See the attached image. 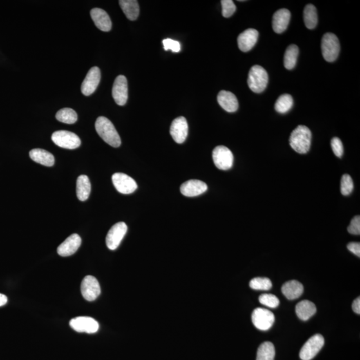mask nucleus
Segmentation results:
<instances>
[{
  "label": "nucleus",
  "mask_w": 360,
  "mask_h": 360,
  "mask_svg": "<svg viewBox=\"0 0 360 360\" xmlns=\"http://www.w3.org/2000/svg\"><path fill=\"white\" fill-rule=\"evenodd\" d=\"M95 127L98 135L105 142L113 147L120 146V135L112 123L108 118L100 116L96 120Z\"/></svg>",
  "instance_id": "f257e3e1"
},
{
  "label": "nucleus",
  "mask_w": 360,
  "mask_h": 360,
  "mask_svg": "<svg viewBox=\"0 0 360 360\" xmlns=\"http://www.w3.org/2000/svg\"><path fill=\"white\" fill-rule=\"evenodd\" d=\"M312 140L310 129L305 126H298L293 130L290 137V145L297 153L304 154L309 151Z\"/></svg>",
  "instance_id": "f03ea898"
},
{
  "label": "nucleus",
  "mask_w": 360,
  "mask_h": 360,
  "mask_svg": "<svg viewBox=\"0 0 360 360\" xmlns=\"http://www.w3.org/2000/svg\"><path fill=\"white\" fill-rule=\"evenodd\" d=\"M268 83V75L265 69L258 65L252 67L248 74V84L252 91L261 93Z\"/></svg>",
  "instance_id": "7ed1b4c3"
},
{
  "label": "nucleus",
  "mask_w": 360,
  "mask_h": 360,
  "mask_svg": "<svg viewBox=\"0 0 360 360\" xmlns=\"http://www.w3.org/2000/svg\"><path fill=\"white\" fill-rule=\"evenodd\" d=\"M321 52L326 61L334 62L338 57L340 51V44L338 38L332 33L324 35L321 40Z\"/></svg>",
  "instance_id": "20e7f679"
},
{
  "label": "nucleus",
  "mask_w": 360,
  "mask_h": 360,
  "mask_svg": "<svg viewBox=\"0 0 360 360\" xmlns=\"http://www.w3.org/2000/svg\"><path fill=\"white\" fill-rule=\"evenodd\" d=\"M51 140L58 146L65 149H76L81 145L80 138L75 134L69 131H55L51 136Z\"/></svg>",
  "instance_id": "39448f33"
},
{
  "label": "nucleus",
  "mask_w": 360,
  "mask_h": 360,
  "mask_svg": "<svg viewBox=\"0 0 360 360\" xmlns=\"http://www.w3.org/2000/svg\"><path fill=\"white\" fill-rule=\"evenodd\" d=\"M214 164L219 169L228 170L234 164L233 154L229 148L223 145L215 147L212 153Z\"/></svg>",
  "instance_id": "423d86ee"
},
{
  "label": "nucleus",
  "mask_w": 360,
  "mask_h": 360,
  "mask_svg": "<svg viewBox=\"0 0 360 360\" xmlns=\"http://www.w3.org/2000/svg\"><path fill=\"white\" fill-rule=\"evenodd\" d=\"M324 345V338L320 334L310 337L304 344L299 352V357L302 360H311L318 354Z\"/></svg>",
  "instance_id": "0eeeda50"
},
{
  "label": "nucleus",
  "mask_w": 360,
  "mask_h": 360,
  "mask_svg": "<svg viewBox=\"0 0 360 360\" xmlns=\"http://www.w3.org/2000/svg\"><path fill=\"white\" fill-rule=\"evenodd\" d=\"M252 319L255 327L259 330L266 331L272 328L274 323L275 317L270 310L258 308L253 312Z\"/></svg>",
  "instance_id": "6e6552de"
},
{
  "label": "nucleus",
  "mask_w": 360,
  "mask_h": 360,
  "mask_svg": "<svg viewBox=\"0 0 360 360\" xmlns=\"http://www.w3.org/2000/svg\"><path fill=\"white\" fill-rule=\"evenodd\" d=\"M127 231V225L123 221L116 223L111 228L107 235L106 240L107 247L109 250L117 249Z\"/></svg>",
  "instance_id": "1a4fd4ad"
},
{
  "label": "nucleus",
  "mask_w": 360,
  "mask_h": 360,
  "mask_svg": "<svg viewBox=\"0 0 360 360\" xmlns=\"http://www.w3.org/2000/svg\"><path fill=\"white\" fill-rule=\"evenodd\" d=\"M81 292L83 297L87 301H94L101 293L98 279L92 276L85 277L81 285Z\"/></svg>",
  "instance_id": "9d476101"
},
{
  "label": "nucleus",
  "mask_w": 360,
  "mask_h": 360,
  "mask_svg": "<svg viewBox=\"0 0 360 360\" xmlns=\"http://www.w3.org/2000/svg\"><path fill=\"white\" fill-rule=\"evenodd\" d=\"M112 182L116 189L121 194H130L138 188L137 183L127 174L116 173L112 176Z\"/></svg>",
  "instance_id": "9b49d317"
},
{
  "label": "nucleus",
  "mask_w": 360,
  "mask_h": 360,
  "mask_svg": "<svg viewBox=\"0 0 360 360\" xmlns=\"http://www.w3.org/2000/svg\"><path fill=\"white\" fill-rule=\"evenodd\" d=\"M70 325L71 328L78 332H86L94 334L99 330V324L90 317H78L71 319Z\"/></svg>",
  "instance_id": "f8f14e48"
},
{
  "label": "nucleus",
  "mask_w": 360,
  "mask_h": 360,
  "mask_svg": "<svg viewBox=\"0 0 360 360\" xmlns=\"http://www.w3.org/2000/svg\"><path fill=\"white\" fill-rule=\"evenodd\" d=\"M112 96L116 104L119 106H124L128 98L127 81L124 75H118L113 83Z\"/></svg>",
  "instance_id": "ddd939ff"
},
{
  "label": "nucleus",
  "mask_w": 360,
  "mask_h": 360,
  "mask_svg": "<svg viewBox=\"0 0 360 360\" xmlns=\"http://www.w3.org/2000/svg\"><path fill=\"white\" fill-rule=\"evenodd\" d=\"M101 79V72L98 67H93L88 71L81 87L83 94L88 96L92 94L97 89Z\"/></svg>",
  "instance_id": "4468645a"
},
{
  "label": "nucleus",
  "mask_w": 360,
  "mask_h": 360,
  "mask_svg": "<svg viewBox=\"0 0 360 360\" xmlns=\"http://www.w3.org/2000/svg\"><path fill=\"white\" fill-rule=\"evenodd\" d=\"M170 134L172 138L178 144H182L185 142L188 134V124L184 117L180 116L172 122Z\"/></svg>",
  "instance_id": "2eb2a0df"
},
{
  "label": "nucleus",
  "mask_w": 360,
  "mask_h": 360,
  "mask_svg": "<svg viewBox=\"0 0 360 360\" xmlns=\"http://www.w3.org/2000/svg\"><path fill=\"white\" fill-rule=\"evenodd\" d=\"M259 33L255 29L250 28L240 33L238 37L239 48L243 52H247L254 48L258 41Z\"/></svg>",
  "instance_id": "dca6fc26"
},
{
  "label": "nucleus",
  "mask_w": 360,
  "mask_h": 360,
  "mask_svg": "<svg viewBox=\"0 0 360 360\" xmlns=\"http://www.w3.org/2000/svg\"><path fill=\"white\" fill-rule=\"evenodd\" d=\"M207 185L202 181L190 180L181 185V193L186 197H195L201 195L206 192Z\"/></svg>",
  "instance_id": "f3484780"
},
{
  "label": "nucleus",
  "mask_w": 360,
  "mask_h": 360,
  "mask_svg": "<svg viewBox=\"0 0 360 360\" xmlns=\"http://www.w3.org/2000/svg\"><path fill=\"white\" fill-rule=\"evenodd\" d=\"M81 243L82 239L79 235L77 234L71 235L58 248V254L63 257L71 256L77 252Z\"/></svg>",
  "instance_id": "a211bd4d"
},
{
  "label": "nucleus",
  "mask_w": 360,
  "mask_h": 360,
  "mask_svg": "<svg viewBox=\"0 0 360 360\" xmlns=\"http://www.w3.org/2000/svg\"><path fill=\"white\" fill-rule=\"evenodd\" d=\"M291 13L287 9H280L273 15L272 28L274 32L281 33L287 29L290 23Z\"/></svg>",
  "instance_id": "6ab92c4d"
},
{
  "label": "nucleus",
  "mask_w": 360,
  "mask_h": 360,
  "mask_svg": "<svg viewBox=\"0 0 360 360\" xmlns=\"http://www.w3.org/2000/svg\"><path fill=\"white\" fill-rule=\"evenodd\" d=\"M91 19L96 27L103 32H109L111 29V22L108 13L100 8H93L91 10Z\"/></svg>",
  "instance_id": "aec40b11"
},
{
  "label": "nucleus",
  "mask_w": 360,
  "mask_h": 360,
  "mask_svg": "<svg viewBox=\"0 0 360 360\" xmlns=\"http://www.w3.org/2000/svg\"><path fill=\"white\" fill-rule=\"evenodd\" d=\"M218 102L220 106L228 112H235L238 109V101L236 96L230 91L222 90L219 92Z\"/></svg>",
  "instance_id": "412c9836"
},
{
  "label": "nucleus",
  "mask_w": 360,
  "mask_h": 360,
  "mask_svg": "<svg viewBox=\"0 0 360 360\" xmlns=\"http://www.w3.org/2000/svg\"><path fill=\"white\" fill-rule=\"evenodd\" d=\"M281 292L286 298L292 300V299L298 298L302 295L304 286L296 280L287 281L281 288Z\"/></svg>",
  "instance_id": "4be33fe9"
},
{
  "label": "nucleus",
  "mask_w": 360,
  "mask_h": 360,
  "mask_svg": "<svg viewBox=\"0 0 360 360\" xmlns=\"http://www.w3.org/2000/svg\"><path fill=\"white\" fill-rule=\"evenodd\" d=\"M30 157L35 162L45 165V166H53L55 163L54 156L45 149H32L30 151Z\"/></svg>",
  "instance_id": "5701e85b"
},
{
  "label": "nucleus",
  "mask_w": 360,
  "mask_h": 360,
  "mask_svg": "<svg viewBox=\"0 0 360 360\" xmlns=\"http://www.w3.org/2000/svg\"><path fill=\"white\" fill-rule=\"evenodd\" d=\"M296 312L299 319L307 321L316 314V307L312 301L304 300L297 304Z\"/></svg>",
  "instance_id": "b1692460"
},
{
  "label": "nucleus",
  "mask_w": 360,
  "mask_h": 360,
  "mask_svg": "<svg viewBox=\"0 0 360 360\" xmlns=\"http://www.w3.org/2000/svg\"><path fill=\"white\" fill-rule=\"evenodd\" d=\"M120 6L127 19L134 21L140 14V6L136 0H120Z\"/></svg>",
  "instance_id": "393cba45"
},
{
  "label": "nucleus",
  "mask_w": 360,
  "mask_h": 360,
  "mask_svg": "<svg viewBox=\"0 0 360 360\" xmlns=\"http://www.w3.org/2000/svg\"><path fill=\"white\" fill-rule=\"evenodd\" d=\"M91 192V183L88 176L82 175L78 177L76 185V194L80 201L88 200Z\"/></svg>",
  "instance_id": "a878e982"
},
{
  "label": "nucleus",
  "mask_w": 360,
  "mask_h": 360,
  "mask_svg": "<svg viewBox=\"0 0 360 360\" xmlns=\"http://www.w3.org/2000/svg\"><path fill=\"white\" fill-rule=\"evenodd\" d=\"M317 13L316 7L308 4L304 10V22L306 28L312 30L317 24Z\"/></svg>",
  "instance_id": "bb28decb"
},
{
  "label": "nucleus",
  "mask_w": 360,
  "mask_h": 360,
  "mask_svg": "<svg viewBox=\"0 0 360 360\" xmlns=\"http://www.w3.org/2000/svg\"><path fill=\"white\" fill-rule=\"evenodd\" d=\"M298 54L299 49L296 45L292 44L288 47L285 52V59H283V64L286 69L292 70L296 66Z\"/></svg>",
  "instance_id": "cd10ccee"
},
{
  "label": "nucleus",
  "mask_w": 360,
  "mask_h": 360,
  "mask_svg": "<svg viewBox=\"0 0 360 360\" xmlns=\"http://www.w3.org/2000/svg\"><path fill=\"white\" fill-rule=\"evenodd\" d=\"M276 351L274 344L270 342L261 344L257 352L256 360H274Z\"/></svg>",
  "instance_id": "c85d7f7f"
},
{
  "label": "nucleus",
  "mask_w": 360,
  "mask_h": 360,
  "mask_svg": "<svg viewBox=\"0 0 360 360\" xmlns=\"http://www.w3.org/2000/svg\"><path fill=\"white\" fill-rule=\"evenodd\" d=\"M294 104V100L292 96L289 94H283L278 98L276 104H275V109L278 113H286L290 111Z\"/></svg>",
  "instance_id": "c756f323"
},
{
  "label": "nucleus",
  "mask_w": 360,
  "mask_h": 360,
  "mask_svg": "<svg viewBox=\"0 0 360 360\" xmlns=\"http://www.w3.org/2000/svg\"><path fill=\"white\" fill-rule=\"evenodd\" d=\"M55 118L60 122L72 124L78 120L77 113L71 108H63L58 111Z\"/></svg>",
  "instance_id": "7c9ffc66"
},
{
  "label": "nucleus",
  "mask_w": 360,
  "mask_h": 360,
  "mask_svg": "<svg viewBox=\"0 0 360 360\" xmlns=\"http://www.w3.org/2000/svg\"><path fill=\"white\" fill-rule=\"evenodd\" d=\"M250 288L256 290H269L272 287V283L267 278H256L250 282Z\"/></svg>",
  "instance_id": "2f4dec72"
},
{
  "label": "nucleus",
  "mask_w": 360,
  "mask_h": 360,
  "mask_svg": "<svg viewBox=\"0 0 360 360\" xmlns=\"http://www.w3.org/2000/svg\"><path fill=\"white\" fill-rule=\"evenodd\" d=\"M354 190V182L348 174H344L341 179V193L344 196H349Z\"/></svg>",
  "instance_id": "473e14b6"
},
{
  "label": "nucleus",
  "mask_w": 360,
  "mask_h": 360,
  "mask_svg": "<svg viewBox=\"0 0 360 360\" xmlns=\"http://www.w3.org/2000/svg\"><path fill=\"white\" fill-rule=\"evenodd\" d=\"M259 301L263 305L270 308H276L279 304L278 297L272 294H261L259 297Z\"/></svg>",
  "instance_id": "72a5a7b5"
},
{
  "label": "nucleus",
  "mask_w": 360,
  "mask_h": 360,
  "mask_svg": "<svg viewBox=\"0 0 360 360\" xmlns=\"http://www.w3.org/2000/svg\"><path fill=\"white\" fill-rule=\"evenodd\" d=\"M222 6V15L224 17H231L236 10V6L232 0H222L221 1Z\"/></svg>",
  "instance_id": "f704fd0d"
},
{
  "label": "nucleus",
  "mask_w": 360,
  "mask_h": 360,
  "mask_svg": "<svg viewBox=\"0 0 360 360\" xmlns=\"http://www.w3.org/2000/svg\"><path fill=\"white\" fill-rule=\"evenodd\" d=\"M331 146L335 156L342 158L344 154V147L342 141L338 138H334L331 141Z\"/></svg>",
  "instance_id": "c9c22d12"
},
{
  "label": "nucleus",
  "mask_w": 360,
  "mask_h": 360,
  "mask_svg": "<svg viewBox=\"0 0 360 360\" xmlns=\"http://www.w3.org/2000/svg\"><path fill=\"white\" fill-rule=\"evenodd\" d=\"M163 44L165 51L172 50L173 52H179L181 50L180 42L172 39H165L163 40Z\"/></svg>",
  "instance_id": "e433bc0d"
},
{
  "label": "nucleus",
  "mask_w": 360,
  "mask_h": 360,
  "mask_svg": "<svg viewBox=\"0 0 360 360\" xmlns=\"http://www.w3.org/2000/svg\"><path fill=\"white\" fill-rule=\"evenodd\" d=\"M349 233L354 235L360 234V217L359 216H355L354 218L351 220L350 224L348 228Z\"/></svg>",
  "instance_id": "4c0bfd02"
},
{
  "label": "nucleus",
  "mask_w": 360,
  "mask_h": 360,
  "mask_svg": "<svg viewBox=\"0 0 360 360\" xmlns=\"http://www.w3.org/2000/svg\"><path fill=\"white\" fill-rule=\"evenodd\" d=\"M348 249L357 257H360V243L359 242H351L347 245Z\"/></svg>",
  "instance_id": "58836bf2"
},
{
  "label": "nucleus",
  "mask_w": 360,
  "mask_h": 360,
  "mask_svg": "<svg viewBox=\"0 0 360 360\" xmlns=\"http://www.w3.org/2000/svg\"><path fill=\"white\" fill-rule=\"evenodd\" d=\"M352 309L357 314H360V298L359 297H357L352 304Z\"/></svg>",
  "instance_id": "ea45409f"
},
{
  "label": "nucleus",
  "mask_w": 360,
  "mask_h": 360,
  "mask_svg": "<svg viewBox=\"0 0 360 360\" xmlns=\"http://www.w3.org/2000/svg\"><path fill=\"white\" fill-rule=\"evenodd\" d=\"M8 302V297L5 295L0 294V307L6 305Z\"/></svg>",
  "instance_id": "a19ab883"
}]
</instances>
